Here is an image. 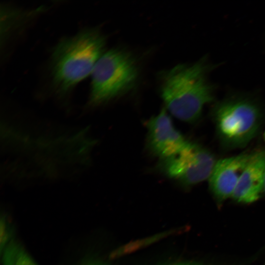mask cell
<instances>
[{"label":"cell","instance_id":"cell-1","mask_svg":"<svg viewBox=\"0 0 265 265\" xmlns=\"http://www.w3.org/2000/svg\"><path fill=\"white\" fill-rule=\"evenodd\" d=\"M106 44V37L98 28H86L61 39L53 49L50 62L55 92L65 96L91 74Z\"/></svg>","mask_w":265,"mask_h":265},{"label":"cell","instance_id":"cell-2","mask_svg":"<svg viewBox=\"0 0 265 265\" xmlns=\"http://www.w3.org/2000/svg\"><path fill=\"white\" fill-rule=\"evenodd\" d=\"M209 69L202 59L193 64H178L162 74L161 97L175 117L195 122L203 106L213 100V87L207 79Z\"/></svg>","mask_w":265,"mask_h":265},{"label":"cell","instance_id":"cell-3","mask_svg":"<svg viewBox=\"0 0 265 265\" xmlns=\"http://www.w3.org/2000/svg\"><path fill=\"white\" fill-rule=\"evenodd\" d=\"M212 114L220 144L228 150L247 145L258 133L264 118L259 104L242 96L217 103Z\"/></svg>","mask_w":265,"mask_h":265},{"label":"cell","instance_id":"cell-4","mask_svg":"<svg viewBox=\"0 0 265 265\" xmlns=\"http://www.w3.org/2000/svg\"><path fill=\"white\" fill-rule=\"evenodd\" d=\"M88 103L98 106L131 90L138 76L136 60L129 52L120 48L105 52L91 73Z\"/></svg>","mask_w":265,"mask_h":265},{"label":"cell","instance_id":"cell-5","mask_svg":"<svg viewBox=\"0 0 265 265\" xmlns=\"http://www.w3.org/2000/svg\"><path fill=\"white\" fill-rule=\"evenodd\" d=\"M216 161L209 150L190 142L179 154L160 159L158 168L166 176L189 187L209 179Z\"/></svg>","mask_w":265,"mask_h":265},{"label":"cell","instance_id":"cell-6","mask_svg":"<svg viewBox=\"0 0 265 265\" xmlns=\"http://www.w3.org/2000/svg\"><path fill=\"white\" fill-rule=\"evenodd\" d=\"M146 126L148 147L160 159L179 154L190 142L175 129L165 109L148 120Z\"/></svg>","mask_w":265,"mask_h":265},{"label":"cell","instance_id":"cell-7","mask_svg":"<svg viewBox=\"0 0 265 265\" xmlns=\"http://www.w3.org/2000/svg\"><path fill=\"white\" fill-rule=\"evenodd\" d=\"M252 153H243L216 161L209 178V187L218 203L232 197Z\"/></svg>","mask_w":265,"mask_h":265},{"label":"cell","instance_id":"cell-8","mask_svg":"<svg viewBox=\"0 0 265 265\" xmlns=\"http://www.w3.org/2000/svg\"><path fill=\"white\" fill-rule=\"evenodd\" d=\"M265 151L253 152L231 197L237 202L249 204L260 199L264 191Z\"/></svg>","mask_w":265,"mask_h":265},{"label":"cell","instance_id":"cell-9","mask_svg":"<svg viewBox=\"0 0 265 265\" xmlns=\"http://www.w3.org/2000/svg\"><path fill=\"white\" fill-rule=\"evenodd\" d=\"M2 265H37L22 245L11 240L1 251Z\"/></svg>","mask_w":265,"mask_h":265},{"label":"cell","instance_id":"cell-10","mask_svg":"<svg viewBox=\"0 0 265 265\" xmlns=\"http://www.w3.org/2000/svg\"><path fill=\"white\" fill-rule=\"evenodd\" d=\"M42 8H39L33 11H24L17 8L10 7H4L3 12L4 38L12 30L17 29L22 26L23 23L28 21L29 18L33 17L38 12H40Z\"/></svg>","mask_w":265,"mask_h":265},{"label":"cell","instance_id":"cell-11","mask_svg":"<svg viewBox=\"0 0 265 265\" xmlns=\"http://www.w3.org/2000/svg\"><path fill=\"white\" fill-rule=\"evenodd\" d=\"M13 239L12 227L5 216L0 220V251Z\"/></svg>","mask_w":265,"mask_h":265},{"label":"cell","instance_id":"cell-12","mask_svg":"<svg viewBox=\"0 0 265 265\" xmlns=\"http://www.w3.org/2000/svg\"><path fill=\"white\" fill-rule=\"evenodd\" d=\"M159 265H208L204 264L193 262H180L162 264Z\"/></svg>","mask_w":265,"mask_h":265},{"label":"cell","instance_id":"cell-13","mask_svg":"<svg viewBox=\"0 0 265 265\" xmlns=\"http://www.w3.org/2000/svg\"><path fill=\"white\" fill-rule=\"evenodd\" d=\"M82 265H110L106 262L98 261V260H94L88 262Z\"/></svg>","mask_w":265,"mask_h":265},{"label":"cell","instance_id":"cell-14","mask_svg":"<svg viewBox=\"0 0 265 265\" xmlns=\"http://www.w3.org/2000/svg\"><path fill=\"white\" fill-rule=\"evenodd\" d=\"M264 193H265V169H264Z\"/></svg>","mask_w":265,"mask_h":265},{"label":"cell","instance_id":"cell-15","mask_svg":"<svg viewBox=\"0 0 265 265\" xmlns=\"http://www.w3.org/2000/svg\"><path fill=\"white\" fill-rule=\"evenodd\" d=\"M263 137H264V140H265V131L264 133Z\"/></svg>","mask_w":265,"mask_h":265},{"label":"cell","instance_id":"cell-16","mask_svg":"<svg viewBox=\"0 0 265 265\" xmlns=\"http://www.w3.org/2000/svg\"></svg>","mask_w":265,"mask_h":265}]
</instances>
